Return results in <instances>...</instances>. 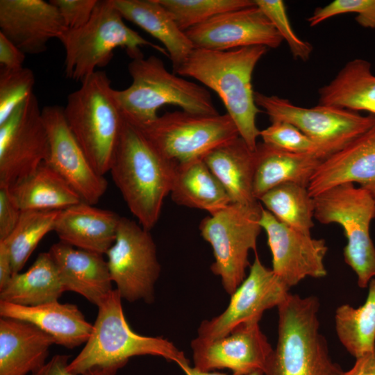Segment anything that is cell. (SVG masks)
Instances as JSON below:
<instances>
[{"label": "cell", "mask_w": 375, "mask_h": 375, "mask_svg": "<svg viewBox=\"0 0 375 375\" xmlns=\"http://www.w3.org/2000/svg\"><path fill=\"white\" fill-rule=\"evenodd\" d=\"M358 183L375 199V125L322 160L308 190L312 197L336 185Z\"/></svg>", "instance_id": "obj_20"}, {"label": "cell", "mask_w": 375, "mask_h": 375, "mask_svg": "<svg viewBox=\"0 0 375 375\" xmlns=\"http://www.w3.org/2000/svg\"><path fill=\"white\" fill-rule=\"evenodd\" d=\"M133 125L160 154L178 164L203 159L211 150L240 136L227 113L167 112L149 122Z\"/></svg>", "instance_id": "obj_10"}, {"label": "cell", "mask_w": 375, "mask_h": 375, "mask_svg": "<svg viewBox=\"0 0 375 375\" xmlns=\"http://www.w3.org/2000/svg\"><path fill=\"white\" fill-rule=\"evenodd\" d=\"M260 136L263 142L288 151L313 155L322 160L328 156L317 143L288 122H271L260 131Z\"/></svg>", "instance_id": "obj_37"}, {"label": "cell", "mask_w": 375, "mask_h": 375, "mask_svg": "<svg viewBox=\"0 0 375 375\" xmlns=\"http://www.w3.org/2000/svg\"><path fill=\"white\" fill-rule=\"evenodd\" d=\"M317 297L289 293L277 307L278 340L264 375H342L319 331Z\"/></svg>", "instance_id": "obj_3"}, {"label": "cell", "mask_w": 375, "mask_h": 375, "mask_svg": "<svg viewBox=\"0 0 375 375\" xmlns=\"http://www.w3.org/2000/svg\"><path fill=\"white\" fill-rule=\"evenodd\" d=\"M260 225L272 253V269L289 288L306 277L326 276L324 258L328 247L324 240L286 226L264 208Z\"/></svg>", "instance_id": "obj_16"}, {"label": "cell", "mask_w": 375, "mask_h": 375, "mask_svg": "<svg viewBox=\"0 0 375 375\" xmlns=\"http://www.w3.org/2000/svg\"><path fill=\"white\" fill-rule=\"evenodd\" d=\"M65 51V74L81 83L107 65L114 50L126 49L131 59L143 56L140 47L149 46L169 57L161 47L127 26L113 0H98L90 20L77 29H66L58 39Z\"/></svg>", "instance_id": "obj_7"}, {"label": "cell", "mask_w": 375, "mask_h": 375, "mask_svg": "<svg viewBox=\"0 0 375 375\" xmlns=\"http://www.w3.org/2000/svg\"><path fill=\"white\" fill-rule=\"evenodd\" d=\"M35 82L33 71L27 67L0 72V124L33 94Z\"/></svg>", "instance_id": "obj_36"}, {"label": "cell", "mask_w": 375, "mask_h": 375, "mask_svg": "<svg viewBox=\"0 0 375 375\" xmlns=\"http://www.w3.org/2000/svg\"><path fill=\"white\" fill-rule=\"evenodd\" d=\"M322 160L313 155L288 151L263 142L258 144L253 182L254 198L258 201L269 190L287 183L308 188Z\"/></svg>", "instance_id": "obj_25"}, {"label": "cell", "mask_w": 375, "mask_h": 375, "mask_svg": "<svg viewBox=\"0 0 375 375\" xmlns=\"http://www.w3.org/2000/svg\"><path fill=\"white\" fill-rule=\"evenodd\" d=\"M247 375H264V373L262 371L258 370V371L253 372L250 374H248Z\"/></svg>", "instance_id": "obj_47"}, {"label": "cell", "mask_w": 375, "mask_h": 375, "mask_svg": "<svg viewBox=\"0 0 375 375\" xmlns=\"http://www.w3.org/2000/svg\"><path fill=\"white\" fill-rule=\"evenodd\" d=\"M355 13L356 22L365 28H375V0H335L324 7L317 8L307 19L315 26L336 15Z\"/></svg>", "instance_id": "obj_39"}, {"label": "cell", "mask_w": 375, "mask_h": 375, "mask_svg": "<svg viewBox=\"0 0 375 375\" xmlns=\"http://www.w3.org/2000/svg\"><path fill=\"white\" fill-rule=\"evenodd\" d=\"M258 201L281 223L311 235L314 199L307 188L292 183L281 184L265 193Z\"/></svg>", "instance_id": "obj_33"}, {"label": "cell", "mask_w": 375, "mask_h": 375, "mask_svg": "<svg viewBox=\"0 0 375 375\" xmlns=\"http://www.w3.org/2000/svg\"><path fill=\"white\" fill-rule=\"evenodd\" d=\"M194 367L205 372L228 369L233 375L264 373L273 348L259 322L238 326L228 335L209 342L197 338L191 342Z\"/></svg>", "instance_id": "obj_18"}, {"label": "cell", "mask_w": 375, "mask_h": 375, "mask_svg": "<svg viewBox=\"0 0 375 375\" xmlns=\"http://www.w3.org/2000/svg\"><path fill=\"white\" fill-rule=\"evenodd\" d=\"M63 292L58 268L50 253L42 252L27 271L12 274L0 290V301L35 306L58 301Z\"/></svg>", "instance_id": "obj_30"}, {"label": "cell", "mask_w": 375, "mask_h": 375, "mask_svg": "<svg viewBox=\"0 0 375 375\" xmlns=\"http://www.w3.org/2000/svg\"><path fill=\"white\" fill-rule=\"evenodd\" d=\"M180 368L183 371L185 375H228L224 373L201 371L195 367H190V363L182 365L180 366Z\"/></svg>", "instance_id": "obj_46"}, {"label": "cell", "mask_w": 375, "mask_h": 375, "mask_svg": "<svg viewBox=\"0 0 375 375\" xmlns=\"http://www.w3.org/2000/svg\"><path fill=\"white\" fill-rule=\"evenodd\" d=\"M106 255L111 280L122 299L153 303L160 265L149 231L121 217L115 240Z\"/></svg>", "instance_id": "obj_12"}, {"label": "cell", "mask_w": 375, "mask_h": 375, "mask_svg": "<svg viewBox=\"0 0 375 375\" xmlns=\"http://www.w3.org/2000/svg\"><path fill=\"white\" fill-rule=\"evenodd\" d=\"M0 315L31 323L50 335L56 344L70 349L86 343L93 329L75 304L58 301L35 306L0 301Z\"/></svg>", "instance_id": "obj_23"}, {"label": "cell", "mask_w": 375, "mask_h": 375, "mask_svg": "<svg viewBox=\"0 0 375 375\" xmlns=\"http://www.w3.org/2000/svg\"><path fill=\"white\" fill-rule=\"evenodd\" d=\"M176 165L124 119L109 172L129 210L148 231L158 222L170 194Z\"/></svg>", "instance_id": "obj_2"}, {"label": "cell", "mask_w": 375, "mask_h": 375, "mask_svg": "<svg viewBox=\"0 0 375 375\" xmlns=\"http://www.w3.org/2000/svg\"><path fill=\"white\" fill-rule=\"evenodd\" d=\"M263 46L228 51L194 48L174 74L193 78L215 92L227 114L233 120L240 136L253 151L260 131L256 116L260 110L255 101L251 79L256 65L267 53Z\"/></svg>", "instance_id": "obj_1"}, {"label": "cell", "mask_w": 375, "mask_h": 375, "mask_svg": "<svg viewBox=\"0 0 375 375\" xmlns=\"http://www.w3.org/2000/svg\"><path fill=\"white\" fill-rule=\"evenodd\" d=\"M128 70L132 83L114 94L124 119L132 124L155 119L158 110L167 104L191 113L219 114L206 88L170 73L156 56L132 59Z\"/></svg>", "instance_id": "obj_4"}, {"label": "cell", "mask_w": 375, "mask_h": 375, "mask_svg": "<svg viewBox=\"0 0 375 375\" xmlns=\"http://www.w3.org/2000/svg\"><path fill=\"white\" fill-rule=\"evenodd\" d=\"M49 142L45 161L79 195L81 200L94 205L105 194L108 182L92 167L71 131L63 108L47 106L42 109Z\"/></svg>", "instance_id": "obj_15"}, {"label": "cell", "mask_w": 375, "mask_h": 375, "mask_svg": "<svg viewBox=\"0 0 375 375\" xmlns=\"http://www.w3.org/2000/svg\"><path fill=\"white\" fill-rule=\"evenodd\" d=\"M61 210H22L19 220L3 242L9 252L12 274L21 272L40 240L50 231Z\"/></svg>", "instance_id": "obj_34"}, {"label": "cell", "mask_w": 375, "mask_h": 375, "mask_svg": "<svg viewBox=\"0 0 375 375\" xmlns=\"http://www.w3.org/2000/svg\"><path fill=\"white\" fill-rule=\"evenodd\" d=\"M319 103L375 115V74L372 64L354 58L318 90Z\"/></svg>", "instance_id": "obj_29"}, {"label": "cell", "mask_w": 375, "mask_h": 375, "mask_svg": "<svg viewBox=\"0 0 375 375\" xmlns=\"http://www.w3.org/2000/svg\"><path fill=\"white\" fill-rule=\"evenodd\" d=\"M49 153L42 109L33 94L0 124V188L8 189L30 176Z\"/></svg>", "instance_id": "obj_13"}, {"label": "cell", "mask_w": 375, "mask_h": 375, "mask_svg": "<svg viewBox=\"0 0 375 375\" xmlns=\"http://www.w3.org/2000/svg\"><path fill=\"white\" fill-rule=\"evenodd\" d=\"M178 205L214 214L231 203L227 192L203 159L177 163L170 191Z\"/></svg>", "instance_id": "obj_28"}, {"label": "cell", "mask_w": 375, "mask_h": 375, "mask_svg": "<svg viewBox=\"0 0 375 375\" xmlns=\"http://www.w3.org/2000/svg\"><path fill=\"white\" fill-rule=\"evenodd\" d=\"M69 358L68 355L56 354L32 375H76L67 369ZM120 368L119 365L95 367L79 375H115Z\"/></svg>", "instance_id": "obj_41"}, {"label": "cell", "mask_w": 375, "mask_h": 375, "mask_svg": "<svg viewBox=\"0 0 375 375\" xmlns=\"http://www.w3.org/2000/svg\"><path fill=\"white\" fill-rule=\"evenodd\" d=\"M185 32L194 48L213 51L252 46L276 49L283 41L256 5L223 12Z\"/></svg>", "instance_id": "obj_17"}, {"label": "cell", "mask_w": 375, "mask_h": 375, "mask_svg": "<svg viewBox=\"0 0 375 375\" xmlns=\"http://www.w3.org/2000/svg\"><path fill=\"white\" fill-rule=\"evenodd\" d=\"M67 29L56 7L43 0H0V33L25 54L44 52Z\"/></svg>", "instance_id": "obj_19"}, {"label": "cell", "mask_w": 375, "mask_h": 375, "mask_svg": "<svg viewBox=\"0 0 375 375\" xmlns=\"http://www.w3.org/2000/svg\"><path fill=\"white\" fill-rule=\"evenodd\" d=\"M8 190L22 210H63L83 201L70 185L45 162Z\"/></svg>", "instance_id": "obj_31"}, {"label": "cell", "mask_w": 375, "mask_h": 375, "mask_svg": "<svg viewBox=\"0 0 375 375\" xmlns=\"http://www.w3.org/2000/svg\"><path fill=\"white\" fill-rule=\"evenodd\" d=\"M255 101L271 122H288L317 143L327 154L341 150L375 125V115L320 105L304 108L289 100L255 92Z\"/></svg>", "instance_id": "obj_11"}, {"label": "cell", "mask_w": 375, "mask_h": 375, "mask_svg": "<svg viewBox=\"0 0 375 375\" xmlns=\"http://www.w3.org/2000/svg\"><path fill=\"white\" fill-rule=\"evenodd\" d=\"M97 307V316L89 339L67 365L70 372L79 375L95 367H123L129 358L146 355L162 357L179 367L190 363L184 353L168 340L141 335L131 328L117 289Z\"/></svg>", "instance_id": "obj_5"}, {"label": "cell", "mask_w": 375, "mask_h": 375, "mask_svg": "<svg viewBox=\"0 0 375 375\" xmlns=\"http://www.w3.org/2000/svg\"><path fill=\"white\" fill-rule=\"evenodd\" d=\"M367 288L368 294L362 305L353 308L343 304L336 309L335 314L338 338L355 358L375 346V277Z\"/></svg>", "instance_id": "obj_32"}, {"label": "cell", "mask_w": 375, "mask_h": 375, "mask_svg": "<svg viewBox=\"0 0 375 375\" xmlns=\"http://www.w3.org/2000/svg\"><path fill=\"white\" fill-rule=\"evenodd\" d=\"M63 20L67 29H77L90 19L98 0H51Z\"/></svg>", "instance_id": "obj_40"}, {"label": "cell", "mask_w": 375, "mask_h": 375, "mask_svg": "<svg viewBox=\"0 0 375 375\" xmlns=\"http://www.w3.org/2000/svg\"><path fill=\"white\" fill-rule=\"evenodd\" d=\"M53 339L35 325L0 319V375H26L47 362Z\"/></svg>", "instance_id": "obj_24"}, {"label": "cell", "mask_w": 375, "mask_h": 375, "mask_svg": "<svg viewBox=\"0 0 375 375\" xmlns=\"http://www.w3.org/2000/svg\"><path fill=\"white\" fill-rule=\"evenodd\" d=\"M314 218L323 224H338L347 243L344 262L356 273L360 288L375 277V247L369 233L375 218V199L366 190L347 183L313 197Z\"/></svg>", "instance_id": "obj_8"}, {"label": "cell", "mask_w": 375, "mask_h": 375, "mask_svg": "<svg viewBox=\"0 0 375 375\" xmlns=\"http://www.w3.org/2000/svg\"><path fill=\"white\" fill-rule=\"evenodd\" d=\"M262 208L258 201L248 204L231 203L200 223L201 235L213 251L215 261L210 269L220 276L225 291L231 295L246 278L249 251L256 250L262 229Z\"/></svg>", "instance_id": "obj_9"}, {"label": "cell", "mask_w": 375, "mask_h": 375, "mask_svg": "<svg viewBox=\"0 0 375 375\" xmlns=\"http://www.w3.org/2000/svg\"><path fill=\"white\" fill-rule=\"evenodd\" d=\"M289 290L256 254L249 275L231 294L227 308L218 316L203 321L197 338L212 341L228 335L241 324L259 322L266 310L278 307L286 299Z\"/></svg>", "instance_id": "obj_14"}, {"label": "cell", "mask_w": 375, "mask_h": 375, "mask_svg": "<svg viewBox=\"0 0 375 375\" xmlns=\"http://www.w3.org/2000/svg\"><path fill=\"white\" fill-rule=\"evenodd\" d=\"M106 72L96 71L70 93L63 108L67 124L94 169L110 171L124 116Z\"/></svg>", "instance_id": "obj_6"}, {"label": "cell", "mask_w": 375, "mask_h": 375, "mask_svg": "<svg viewBox=\"0 0 375 375\" xmlns=\"http://www.w3.org/2000/svg\"><path fill=\"white\" fill-rule=\"evenodd\" d=\"M342 375H375V346L368 352L356 358L353 365Z\"/></svg>", "instance_id": "obj_44"}, {"label": "cell", "mask_w": 375, "mask_h": 375, "mask_svg": "<svg viewBox=\"0 0 375 375\" xmlns=\"http://www.w3.org/2000/svg\"><path fill=\"white\" fill-rule=\"evenodd\" d=\"M183 31L231 10L255 6L254 0H158Z\"/></svg>", "instance_id": "obj_35"}, {"label": "cell", "mask_w": 375, "mask_h": 375, "mask_svg": "<svg viewBox=\"0 0 375 375\" xmlns=\"http://www.w3.org/2000/svg\"><path fill=\"white\" fill-rule=\"evenodd\" d=\"M274 27L285 41L294 59L303 62L310 58L312 46L299 38L292 28L285 3L281 0H254Z\"/></svg>", "instance_id": "obj_38"}, {"label": "cell", "mask_w": 375, "mask_h": 375, "mask_svg": "<svg viewBox=\"0 0 375 375\" xmlns=\"http://www.w3.org/2000/svg\"><path fill=\"white\" fill-rule=\"evenodd\" d=\"M124 19L159 40L167 51L174 73L194 49L170 14L158 0H113Z\"/></svg>", "instance_id": "obj_26"}, {"label": "cell", "mask_w": 375, "mask_h": 375, "mask_svg": "<svg viewBox=\"0 0 375 375\" xmlns=\"http://www.w3.org/2000/svg\"><path fill=\"white\" fill-rule=\"evenodd\" d=\"M26 54L0 33V64L1 67L15 69L23 67Z\"/></svg>", "instance_id": "obj_43"}, {"label": "cell", "mask_w": 375, "mask_h": 375, "mask_svg": "<svg viewBox=\"0 0 375 375\" xmlns=\"http://www.w3.org/2000/svg\"><path fill=\"white\" fill-rule=\"evenodd\" d=\"M203 160L222 184L231 203L257 201L253 194L255 151L240 136L211 150Z\"/></svg>", "instance_id": "obj_27"}, {"label": "cell", "mask_w": 375, "mask_h": 375, "mask_svg": "<svg viewBox=\"0 0 375 375\" xmlns=\"http://www.w3.org/2000/svg\"><path fill=\"white\" fill-rule=\"evenodd\" d=\"M22 210L8 188H0V241L6 240L17 226Z\"/></svg>", "instance_id": "obj_42"}, {"label": "cell", "mask_w": 375, "mask_h": 375, "mask_svg": "<svg viewBox=\"0 0 375 375\" xmlns=\"http://www.w3.org/2000/svg\"><path fill=\"white\" fill-rule=\"evenodd\" d=\"M50 253L65 291L76 292L99 306L113 290L107 261L103 255L59 241Z\"/></svg>", "instance_id": "obj_21"}, {"label": "cell", "mask_w": 375, "mask_h": 375, "mask_svg": "<svg viewBox=\"0 0 375 375\" xmlns=\"http://www.w3.org/2000/svg\"><path fill=\"white\" fill-rule=\"evenodd\" d=\"M12 276L11 260L8 250L0 242V290L6 287Z\"/></svg>", "instance_id": "obj_45"}, {"label": "cell", "mask_w": 375, "mask_h": 375, "mask_svg": "<svg viewBox=\"0 0 375 375\" xmlns=\"http://www.w3.org/2000/svg\"><path fill=\"white\" fill-rule=\"evenodd\" d=\"M120 218L81 201L60 210L53 231L62 242L103 255L115 240Z\"/></svg>", "instance_id": "obj_22"}]
</instances>
